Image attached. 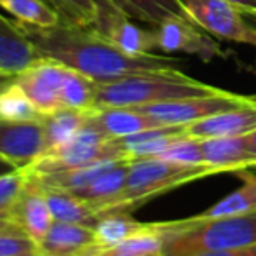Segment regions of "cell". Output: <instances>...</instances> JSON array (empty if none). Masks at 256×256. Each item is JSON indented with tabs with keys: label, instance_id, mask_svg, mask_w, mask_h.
Returning <instances> with one entry per match:
<instances>
[{
	"label": "cell",
	"instance_id": "1",
	"mask_svg": "<svg viewBox=\"0 0 256 256\" xmlns=\"http://www.w3.org/2000/svg\"><path fill=\"white\" fill-rule=\"evenodd\" d=\"M21 24V23H20ZM24 35L34 44L38 58L60 61L91 77L98 84L117 80L120 77L148 72L176 70L178 60L160 54H129L91 26H74L60 23L52 28H37L21 24Z\"/></svg>",
	"mask_w": 256,
	"mask_h": 256
},
{
	"label": "cell",
	"instance_id": "2",
	"mask_svg": "<svg viewBox=\"0 0 256 256\" xmlns=\"http://www.w3.org/2000/svg\"><path fill=\"white\" fill-rule=\"evenodd\" d=\"M162 256H194L256 244V211L225 218H192L162 222Z\"/></svg>",
	"mask_w": 256,
	"mask_h": 256
},
{
	"label": "cell",
	"instance_id": "3",
	"mask_svg": "<svg viewBox=\"0 0 256 256\" xmlns=\"http://www.w3.org/2000/svg\"><path fill=\"white\" fill-rule=\"evenodd\" d=\"M222 91L223 89L188 77L178 68L166 72H148L100 84L96 108H132L196 96H212Z\"/></svg>",
	"mask_w": 256,
	"mask_h": 256
},
{
	"label": "cell",
	"instance_id": "4",
	"mask_svg": "<svg viewBox=\"0 0 256 256\" xmlns=\"http://www.w3.org/2000/svg\"><path fill=\"white\" fill-rule=\"evenodd\" d=\"M218 169L208 164L186 166L160 157L132 158L129 160L124 196L114 212H129L169 190H174L196 180H202L206 176L218 174Z\"/></svg>",
	"mask_w": 256,
	"mask_h": 256
},
{
	"label": "cell",
	"instance_id": "5",
	"mask_svg": "<svg viewBox=\"0 0 256 256\" xmlns=\"http://www.w3.org/2000/svg\"><path fill=\"white\" fill-rule=\"evenodd\" d=\"M112 158L129 160L115 140L104 136L102 131L88 122L72 142L51 154L42 155L30 169L37 174H56Z\"/></svg>",
	"mask_w": 256,
	"mask_h": 256
},
{
	"label": "cell",
	"instance_id": "6",
	"mask_svg": "<svg viewBox=\"0 0 256 256\" xmlns=\"http://www.w3.org/2000/svg\"><path fill=\"white\" fill-rule=\"evenodd\" d=\"M250 103V96L236 94V92L223 89L222 92L212 96H196V98L172 100V102L152 103L132 108L150 115L162 126H188L192 122L220 114V112L234 110V108L244 106Z\"/></svg>",
	"mask_w": 256,
	"mask_h": 256
},
{
	"label": "cell",
	"instance_id": "7",
	"mask_svg": "<svg viewBox=\"0 0 256 256\" xmlns=\"http://www.w3.org/2000/svg\"><path fill=\"white\" fill-rule=\"evenodd\" d=\"M202 30L218 38L256 48V30L242 16V9L228 0H182Z\"/></svg>",
	"mask_w": 256,
	"mask_h": 256
},
{
	"label": "cell",
	"instance_id": "8",
	"mask_svg": "<svg viewBox=\"0 0 256 256\" xmlns=\"http://www.w3.org/2000/svg\"><path fill=\"white\" fill-rule=\"evenodd\" d=\"M91 28L129 54H146L157 49L155 30H143L108 0H98V14Z\"/></svg>",
	"mask_w": 256,
	"mask_h": 256
},
{
	"label": "cell",
	"instance_id": "9",
	"mask_svg": "<svg viewBox=\"0 0 256 256\" xmlns=\"http://www.w3.org/2000/svg\"><path fill=\"white\" fill-rule=\"evenodd\" d=\"M68 66L49 58H38L37 61L16 75V84L26 92L32 103L42 115L54 114L61 106V86Z\"/></svg>",
	"mask_w": 256,
	"mask_h": 256
},
{
	"label": "cell",
	"instance_id": "10",
	"mask_svg": "<svg viewBox=\"0 0 256 256\" xmlns=\"http://www.w3.org/2000/svg\"><path fill=\"white\" fill-rule=\"evenodd\" d=\"M9 218L37 246L54 223L48 197H46L44 183L38 180V176L30 168H28L26 182H24L16 202L12 204L9 211Z\"/></svg>",
	"mask_w": 256,
	"mask_h": 256
},
{
	"label": "cell",
	"instance_id": "11",
	"mask_svg": "<svg viewBox=\"0 0 256 256\" xmlns=\"http://www.w3.org/2000/svg\"><path fill=\"white\" fill-rule=\"evenodd\" d=\"M46 152L42 120H2L0 118V157L18 169L32 168Z\"/></svg>",
	"mask_w": 256,
	"mask_h": 256
},
{
	"label": "cell",
	"instance_id": "12",
	"mask_svg": "<svg viewBox=\"0 0 256 256\" xmlns=\"http://www.w3.org/2000/svg\"><path fill=\"white\" fill-rule=\"evenodd\" d=\"M157 34V49L171 52L197 54L202 61H211L212 58H225L220 44L202 32L197 24L185 20H168L155 26Z\"/></svg>",
	"mask_w": 256,
	"mask_h": 256
},
{
	"label": "cell",
	"instance_id": "13",
	"mask_svg": "<svg viewBox=\"0 0 256 256\" xmlns=\"http://www.w3.org/2000/svg\"><path fill=\"white\" fill-rule=\"evenodd\" d=\"M102 251L94 228L64 222H54L37 246L38 256H94Z\"/></svg>",
	"mask_w": 256,
	"mask_h": 256
},
{
	"label": "cell",
	"instance_id": "14",
	"mask_svg": "<svg viewBox=\"0 0 256 256\" xmlns=\"http://www.w3.org/2000/svg\"><path fill=\"white\" fill-rule=\"evenodd\" d=\"M129 160H117L114 166L103 171L96 180H92L88 186L70 192L86 204L91 206L100 214H110L120 202L124 196L126 183H128Z\"/></svg>",
	"mask_w": 256,
	"mask_h": 256
},
{
	"label": "cell",
	"instance_id": "15",
	"mask_svg": "<svg viewBox=\"0 0 256 256\" xmlns=\"http://www.w3.org/2000/svg\"><path fill=\"white\" fill-rule=\"evenodd\" d=\"M204 162L220 172H239L240 169L256 168V155L251 152L248 134L216 136L200 140Z\"/></svg>",
	"mask_w": 256,
	"mask_h": 256
},
{
	"label": "cell",
	"instance_id": "16",
	"mask_svg": "<svg viewBox=\"0 0 256 256\" xmlns=\"http://www.w3.org/2000/svg\"><path fill=\"white\" fill-rule=\"evenodd\" d=\"M256 128V103L225 110L206 117L202 120L192 122L185 126V132L190 138L204 140L216 138V136H237L248 134Z\"/></svg>",
	"mask_w": 256,
	"mask_h": 256
},
{
	"label": "cell",
	"instance_id": "17",
	"mask_svg": "<svg viewBox=\"0 0 256 256\" xmlns=\"http://www.w3.org/2000/svg\"><path fill=\"white\" fill-rule=\"evenodd\" d=\"M88 122L112 140L126 138V136L162 126L150 115L129 106L96 108L89 114Z\"/></svg>",
	"mask_w": 256,
	"mask_h": 256
},
{
	"label": "cell",
	"instance_id": "18",
	"mask_svg": "<svg viewBox=\"0 0 256 256\" xmlns=\"http://www.w3.org/2000/svg\"><path fill=\"white\" fill-rule=\"evenodd\" d=\"M37 60L38 54L21 24L0 14V68L20 74Z\"/></svg>",
	"mask_w": 256,
	"mask_h": 256
},
{
	"label": "cell",
	"instance_id": "19",
	"mask_svg": "<svg viewBox=\"0 0 256 256\" xmlns=\"http://www.w3.org/2000/svg\"><path fill=\"white\" fill-rule=\"evenodd\" d=\"M183 136H186L185 126H160L126 138H118L115 142L126 157L132 160L143 157H158Z\"/></svg>",
	"mask_w": 256,
	"mask_h": 256
},
{
	"label": "cell",
	"instance_id": "20",
	"mask_svg": "<svg viewBox=\"0 0 256 256\" xmlns=\"http://www.w3.org/2000/svg\"><path fill=\"white\" fill-rule=\"evenodd\" d=\"M108 2L114 4L120 12H124L131 20L143 21L152 26H158L172 18L197 24L182 0H108Z\"/></svg>",
	"mask_w": 256,
	"mask_h": 256
},
{
	"label": "cell",
	"instance_id": "21",
	"mask_svg": "<svg viewBox=\"0 0 256 256\" xmlns=\"http://www.w3.org/2000/svg\"><path fill=\"white\" fill-rule=\"evenodd\" d=\"M91 112L72 110V108H60L54 114L44 115L42 124H44L46 134V154H51L54 150L61 148L68 142L77 136V132L88 124V118Z\"/></svg>",
	"mask_w": 256,
	"mask_h": 256
},
{
	"label": "cell",
	"instance_id": "22",
	"mask_svg": "<svg viewBox=\"0 0 256 256\" xmlns=\"http://www.w3.org/2000/svg\"><path fill=\"white\" fill-rule=\"evenodd\" d=\"M46 197H48L49 209H51L54 222L77 223V225H86L94 228L98 220L102 218L98 211H94L91 206L86 204L78 197H75L74 194L66 192V190L46 186Z\"/></svg>",
	"mask_w": 256,
	"mask_h": 256
},
{
	"label": "cell",
	"instance_id": "23",
	"mask_svg": "<svg viewBox=\"0 0 256 256\" xmlns=\"http://www.w3.org/2000/svg\"><path fill=\"white\" fill-rule=\"evenodd\" d=\"M239 176L242 180V185L236 192L228 194L212 204L209 209L200 212L202 218H225V216H240L250 214L256 211V174L248 169H240Z\"/></svg>",
	"mask_w": 256,
	"mask_h": 256
},
{
	"label": "cell",
	"instance_id": "24",
	"mask_svg": "<svg viewBox=\"0 0 256 256\" xmlns=\"http://www.w3.org/2000/svg\"><path fill=\"white\" fill-rule=\"evenodd\" d=\"M0 9L26 26L52 28L61 23L60 12L48 0H0Z\"/></svg>",
	"mask_w": 256,
	"mask_h": 256
},
{
	"label": "cell",
	"instance_id": "25",
	"mask_svg": "<svg viewBox=\"0 0 256 256\" xmlns=\"http://www.w3.org/2000/svg\"><path fill=\"white\" fill-rule=\"evenodd\" d=\"M98 82L80 72L68 68L61 86V106L80 112L96 110Z\"/></svg>",
	"mask_w": 256,
	"mask_h": 256
},
{
	"label": "cell",
	"instance_id": "26",
	"mask_svg": "<svg viewBox=\"0 0 256 256\" xmlns=\"http://www.w3.org/2000/svg\"><path fill=\"white\" fill-rule=\"evenodd\" d=\"M150 223H142L129 218L128 212H114L103 214L94 225V234L102 250H112L128 237L148 228Z\"/></svg>",
	"mask_w": 256,
	"mask_h": 256
},
{
	"label": "cell",
	"instance_id": "27",
	"mask_svg": "<svg viewBox=\"0 0 256 256\" xmlns=\"http://www.w3.org/2000/svg\"><path fill=\"white\" fill-rule=\"evenodd\" d=\"M0 118L2 120H42L44 115L37 110L32 100L26 96V92L14 82L0 91Z\"/></svg>",
	"mask_w": 256,
	"mask_h": 256
},
{
	"label": "cell",
	"instance_id": "28",
	"mask_svg": "<svg viewBox=\"0 0 256 256\" xmlns=\"http://www.w3.org/2000/svg\"><path fill=\"white\" fill-rule=\"evenodd\" d=\"M162 223H150L148 228L128 237L112 250L131 256H162Z\"/></svg>",
	"mask_w": 256,
	"mask_h": 256
},
{
	"label": "cell",
	"instance_id": "29",
	"mask_svg": "<svg viewBox=\"0 0 256 256\" xmlns=\"http://www.w3.org/2000/svg\"><path fill=\"white\" fill-rule=\"evenodd\" d=\"M60 12L61 23L91 26L98 14V0H48Z\"/></svg>",
	"mask_w": 256,
	"mask_h": 256
},
{
	"label": "cell",
	"instance_id": "30",
	"mask_svg": "<svg viewBox=\"0 0 256 256\" xmlns=\"http://www.w3.org/2000/svg\"><path fill=\"white\" fill-rule=\"evenodd\" d=\"M160 158L171 162H178V164H186V166H202L204 162V154L202 146H200V140L190 138V136H183L178 142H174L164 154L158 155Z\"/></svg>",
	"mask_w": 256,
	"mask_h": 256
},
{
	"label": "cell",
	"instance_id": "31",
	"mask_svg": "<svg viewBox=\"0 0 256 256\" xmlns=\"http://www.w3.org/2000/svg\"><path fill=\"white\" fill-rule=\"evenodd\" d=\"M26 176L28 168L0 176V214H9L10 208L16 202L18 196L26 182Z\"/></svg>",
	"mask_w": 256,
	"mask_h": 256
},
{
	"label": "cell",
	"instance_id": "32",
	"mask_svg": "<svg viewBox=\"0 0 256 256\" xmlns=\"http://www.w3.org/2000/svg\"><path fill=\"white\" fill-rule=\"evenodd\" d=\"M194 256H256V244L246 248H234V250H223V251H211V253L194 254Z\"/></svg>",
	"mask_w": 256,
	"mask_h": 256
},
{
	"label": "cell",
	"instance_id": "33",
	"mask_svg": "<svg viewBox=\"0 0 256 256\" xmlns=\"http://www.w3.org/2000/svg\"><path fill=\"white\" fill-rule=\"evenodd\" d=\"M6 234H16V236H24V232L9 218V214H0V236Z\"/></svg>",
	"mask_w": 256,
	"mask_h": 256
},
{
	"label": "cell",
	"instance_id": "34",
	"mask_svg": "<svg viewBox=\"0 0 256 256\" xmlns=\"http://www.w3.org/2000/svg\"><path fill=\"white\" fill-rule=\"evenodd\" d=\"M18 74H12V72H7V70H2L0 68V91H2L6 86H9L10 82H14Z\"/></svg>",
	"mask_w": 256,
	"mask_h": 256
},
{
	"label": "cell",
	"instance_id": "35",
	"mask_svg": "<svg viewBox=\"0 0 256 256\" xmlns=\"http://www.w3.org/2000/svg\"><path fill=\"white\" fill-rule=\"evenodd\" d=\"M242 10H256V0H228Z\"/></svg>",
	"mask_w": 256,
	"mask_h": 256
},
{
	"label": "cell",
	"instance_id": "36",
	"mask_svg": "<svg viewBox=\"0 0 256 256\" xmlns=\"http://www.w3.org/2000/svg\"><path fill=\"white\" fill-rule=\"evenodd\" d=\"M14 171H18L16 166L10 164V162H7V160H4V158L0 157V176H6V174H9V172H14Z\"/></svg>",
	"mask_w": 256,
	"mask_h": 256
},
{
	"label": "cell",
	"instance_id": "37",
	"mask_svg": "<svg viewBox=\"0 0 256 256\" xmlns=\"http://www.w3.org/2000/svg\"><path fill=\"white\" fill-rule=\"evenodd\" d=\"M242 16L250 23V26L256 30V10H242Z\"/></svg>",
	"mask_w": 256,
	"mask_h": 256
},
{
	"label": "cell",
	"instance_id": "38",
	"mask_svg": "<svg viewBox=\"0 0 256 256\" xmlns=\"http://www.w3.org/2000/svg\"><path fill=\"white\" fill-rule=\"evenodd\" d=\"M248 143H250L251 152L256 155V128L253 129V131L248 132Z\"/></svg>",
	"mask_w": 256,
	"mask_h": 256
},
{
	"label": "cell",
	"instance_id": "39",
	"mask_svg": "<svg viewBox=\"0 0 256 256\" xmlns=\"http://www.w3.org/2000/svg\"><path fill=\"white\" fill-rule=\"evenodd\" d=\"M94 256H131V254H126V253H118V251L115 250H104L102 253L94 254Z\"/></svg>",
	"mask_w": 256,
	"mask_h": 256
},
{
	"label": "cell",
	"instance_id": "40",
	"mask_svg": "<svg viewBox=\"0 0 256 256\" xmlns=\"http://www.w3.org/2000/svg\"><path fill=\"white\" fill-rule=\"evenodd\" d=\"M250 98H251V102H253V103H256V94H251Z\"/></svg>",
	"mask_w": 256,
	"mask_h": 256
},
{
	"label": "cell",
	"instance_id": "41",
	"mask_svg": "<svg viewBox=\"0 0 256 256\" xmlns=\"http://www.w3.org/2000/svg\"><path fill=\"white\" fill-rule=\"evenodd\" d=\"M34 256H38V254H34Z\"/></svg>",
	"mask_w": 256,
	"mask_h": 256
}]
</instances>
